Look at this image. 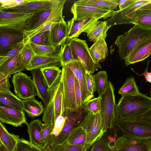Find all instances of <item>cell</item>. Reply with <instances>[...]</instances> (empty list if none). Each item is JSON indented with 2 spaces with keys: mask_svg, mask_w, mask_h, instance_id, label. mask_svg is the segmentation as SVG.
<instances>
[{
  "mask_svg": "<svg viewBox=\"0 0 151 151\" xmlns=\"http://www.w3.org/2000/svg\"><path fill=\"white\" fill-rule=\"evenodd\" d=\"M31 71L37 96L42 101L45 107L47 105L50 98L49 88L40 69H34Z\"/></svg>",
  "mask_w": 151,
  "mask_h": 151,
  "instance_id": "ffe728a7",
  "label": "cell"
},
{
  "mask_svg": "<svg viewBox=\"0 0 151 151\" xmlns=\"http://www.w3.org/2000/svg\"><path fill=\"white\" fill-rule=\"evenodd\" d=\"M23 109L28 117L33 119L40 115L44 110L41 102L37 100L35 97L22 100Z\"/></svg>",
  "mask_w": 151,
  "mask_h": 151,
  "instance_id": "4316f807",
  "label": "cell"
},
{
  "mask_svg": "<svg viewBox=\"0 0 151 151\" xmlns=\"http://www.w3.org/2000/svg\"><path fill=\"white\" fill-rule=\"evenodd\" d=\"M105 40L100 39L89 48L90 55L95 63L104 62L108 55V48Z\"/></svg>",
  "mask_w": 151,
  "mask_h": 151,
  "instance_id": "d4e9b609",
  "label": "cell"
},
{
  "mask_svg": "<svg viewBox=\"0 0 151 151\" xmlns=\"http://www.w3.org/2000/svg\"><path fill=\"white\" fill-rule=\"evenodd\" d=\"M79 125L85 132V143L87 144L92 145L103 136L105 133L103 129V121L101 113L94 114L88 111Z\"/></svg>",
  "mask_w": 151,
  "mask_h": 151,
  "instance_id": "9c48e42d",
  "label": "cell"
},
{
  "mask_svg": "<svg viewBox=\"0 0 151 151\" xmlns=\"http://www.w3.org/2000/svg\"><path fill=\"white\" fill-rule=\"evenodd\" d=\"M24 30L0 27V55L24 40Z\"/></svg>",
  "mask_w": 151,
  "mask_h": 151,
  "instance_id": "2e32d148",
  "label": "cell"
},
{
  "mask_svg": "<svg viewBox=\"0 0 151 151\" xmlns=\"http://www.w3.org/2000/svg\"><path fill=\"white\" fill-rule=\"evenodd\" d=\"M116 151H151V138L122 135L115 141Z\"/></svg>",
  "mask_w": 151,
  "mask_h": 151,
  "instance_id": "5bb4252c",
  "label": "cell"
},
{
  "mask_svg": "<svg viewBox=\"0 0 151 151\" xmlns=\"http://www.w3.org/2000/svg\"><path fill=\"white\" fill-rule=\"evenodd\" d=\"M74 2L89 4L100 9L111 11L114 10L119 5L118 0H79Z\"/></svg>",
  "mask_w": 151,
  "mask_h": 151,
  "instance_id": "836d02e7",
  "label": "cell"
},
{
  "mask_svg": "<svg viewBox=\"0 0 151 151\" xmlns=\"http://www.w3.org/2000/svg\"><path fill=\"white\" fill-rule=\"evenodd\" d=\"M35 55L31 42L29 41L24 44L20 53L19 57V63L25 70Z\"/></svg>",
  "mask_w": 151,
  "mask_h": 151,
  "instance_id": "8d00e7d4",
  "label": "cell"
},
{
  "mask_svg": "<svg viewBox=\"0 0 151 151\" xmlns=\"http://www.w3.org/2000/svg\"><path fill=\"white\" fill-rule=\"evenodd\" d=\"M30 0H0V9H5L22 6Z\"/></svg>",
  "mask_w": 151,
  "mask_h": 151,
  "instance_id": "c3c4849f",
  "label": "cell"
},
{
  "mask_svg": "<svg viewBox=\"0 0 151 151\" xmlns=\"http://www.w3.org/2000/svg\"><path fill=\"white\" fill-rule=\"evenodd\" d=\"M36 12H12L0 9V27L24 31Z\"/></svg>",
  "mask_w": 151,
  "mask_h": 151,
  "instance_id": "7c38bea8",
  "label": "cell"
},
{
  "mask_svg": "<svg viewBox=\"0 0 151 151\" xmlns=\"http://www.w3.org/2000/svg\"><path fill=\"white\" fill-rule=\"evenodd\" d=\"M137 0H118L119 10L126 8L135 2Z\"/></svg>",
  "mask_w": 151,
  "mask_h": 151,
  "instance_id": "11a10c76",
  "label": "cell"
},
{
  "mask_svg": "<svg viewBox=\"0 0 151 151\" xmlns=\"http://www.w3.org/2000/svg\"><path fill=\"white\" fill-rule=\"evenodd\" d=\"M88 151H116L115 141H109L103 136L95 142Z\"/></svg>",
  "mask_w": 151,
  "mask_h": 151,
  "instance_id": "74e56055",
  "label": "cell"
},
{
  "mask_svg": "<svg viewBox=\"0 0 151 151\" xmlns=\"http://www.w3.org/2000/svg\"><path fill=\"white\" fill-rule=\"evenodd\" d=\"M60 77L49 88L50 99L47 105L44 108L42 117V120L45 124L53 126L57 118L63 114V87Z\"/></svg>",
  "mask_w": 151,
  "mask_h": 151,
  "instance_id": "3957f363",
  "label": "cell"
},
{
  "mask_svg": "<svg viewBox=\"0 0 151 151\" xmlns=\"http://www.w3.org/2000/svg\"><path fill=\"white\" fill-rule=\"evenodd\" d=\"M12 81L15 95L20 99L24 100L37 96L31 76L20 72L13 75Z\"/></svg>",
  "mask_w": 151,
  "mask_h": 151,
  "instance_id": "4fadbf2b",
  "label": "cell"
},
{
  "mask_svg": "<svg viewBox=\"0 0 151 151\" xmlns=\"http://www.w3.org/2000/svg\"><path fill=\"white\" fill-rule=\"evenodd\" d=\"M139 8L151 10V2L142 6Z\"/></svg>",
  "mask_w": 151,
  "mask_h": 151,
  "instance_id": "680465c9",
  "label": "cell"
},
{
  "mask_svg": "<svg viewBox=\"0 0 151 151\" xmlns=\"http://www.w3.org/2000/svg\"><path fill=\"white\" fill-rule=\"evenodd\" d=\"M101 99L100 96L91 99L84 104V107L87 111L94 114L100 113L101 110Z\"/></svg>",
  "mask_w": 151,
  "mask_h": 151,
  "instance_id": "bcb514c9",
  "label": "cell"
},
{
  "mask_svg": "<svg viewBox=\"0 0 151 151\" xmlns=\"http://www.w3.org/2000/svg\"><path fill=\"white\" fill-rule=\"evenodd\" d=\"M31 44L36 55L51 57L60 56L61 46L56 47L39 45L31 42Z\"/></svg>",
  "mask_w": 151,
  "mask_h": 151,
  "instance_id": "d6a6232c",
  "label": "cell"
},
{
  "mask_svg": "<svg viewBox=\"0 0 151 151\" xmlns=\"http://www.w3.org/2000/svg\"><path fill=\"white\" fill-rule=\"evenodd\" d=\"M24 44V40L0 55V67L6 64L19 53Z\"/></svg>",
  "mask_w": 151,
  "mask_h": 151,
  "instance_id": "f35d334b",
  "label": "cell"
},
{
  "mask_svg": "<svg viewBox=\"0 0 151 151\" xmlns=\"http://www.w3.org/2000/svg\"><path fill=\"white\" fill-rule=\"evenodd\" d=\"M134 119L151 124V107L142 114L137 116Z\"/></svg>",
  "mask_w": 151,
  "mask_h": 151,
  "instance_id": "db71d44e",
  "label": "cell"
},
{
  "mask_svg": "<svg viewBox=\"0 0 151 151\" xmlns=\"http://www.w3.org/2000/svg\"><path fill=\"white\" fill-rule=\"evenodd\" d=\"M0 106L24 111L22 100L11 91L0 92Z\"/></svg>",
  "mask_w": 151,
  "mask_h": 151,
  "instance_id": "f546056e",
  "label": "cell"
},
{
  "mask_svg": "<svg viewBox=\"0 0 151 151\" xmlns=\"http://www.w3.org/2000/svg\"><path fill=\"white\" fill-rule=\"evenodd\" d=\"M151 54V39L139 45L127 58L124 59L127 66L143 61Z\"/></svg>",
  "mask_w": 151,
  "mask_h": 151,
  "instance_id": "7402d4cb",
  "label": "cell"
},
{
  "mask_svg": "<svg viewBox=\"0 0 151 151\" xmlns=\"http://www.w3.org/2000/svg\"><path fill=\"white\" fill-rule=\"evenodd\" d=\"M110 27L108 26L106 20L98 21L87 32V36L90 41L94 43L101 38L105 39L107 36V32Z\"/></svg>",
  "mask_w": 151,
  "mask_h": 151,
  "instance_id": "f1b7e54d",
  "label": "cell"
},
{
  "mask_svg": "<svg viewBox=\"0 0 151 151\" xmlns=\"http://www.w3.org/2000/svg\"><path fill=\"white\" fill-rule=\"evenodd\" d=\"M20 53L6 64L0 67V73L6 77H10L12 74L25 70L21 65L19 61Z\"/></svg>",
  "mask_w": 151,
  "mask_h": 151,
  "instance_id": "4dcf8cb0",
  "label": "cell"
},
{
  "mask_svg": "<svg viewBox=\"0 0 151 151\" xmlns=\"http://www.w3.org/2000/svg\"><path fill=\"white\" fill-rule=\"evenodd\" d=\"M91 145L86 144L81 145H72L65 142L62 145L53 147L57 151H88Z\"/></svg>",
  "mask_w": 151,
  "mask_h": 151,
  "instance_id": "7dc6e473",
  "label": "cell"
},
{
  "mask_svg": "<svg viewBox=\"0 0 151 151\" xmlns=\"http://www.w3.org/2000/svg\"><path fill=\"white\" fill-rule=\"evenodd\" d=\"M51 40L55 47L61 46L65 43L68 37V29L65 22L58 23L50 31Z\"/></svg>",
  "mask_w": 151,
  "mask_h": 151,
  "instance_id": "484cf974",
  "label": "cell"
},
{
  "mask_svg": "<svg viewBox=\"0 0 151 151\" xmlns=\"http://www.w3.org/2000/svg\"><path fill=\"white\" fill-rule=\"evenodd\" d=\"M135 16L133 24L151 29V10L139 8L135 11Z\"/></svg>",
  "mask_w": 151,
  "mask_h": 151,
  "instance_id": "e575fe53",
  "label": "cell"
},
{
  "mask_svg": "<svg viewBox=\"0 0 151 151\" xmlns=\"http://www.w3.org/2000/svg\"><path fill=\"white\" fill-rule=\"evenodd\" d=\"M41 149V151H57L56 148L48 144H47L44 148Z\"/></svg>",
  "mask_w": 151,
  "mask_h": 151,
  "instance_id": "6f0895ef",
  "label": "cell"
},
{
  "mask_svg": "<svg viewBox=\"0 0 151 151\" xmlns=\"http://www.w3.org/2000/svg\"><path fill=\"white\" fill-rule=\"evenodd\" d=\"M73 72L80 86L83 105L94 97L88 89L86 83V70L78 61L74 60L66 65Z\"/></svg>",
  "mask_w": 151,
  "mask_h": 151,
  "instance_id": "e0dca14e",
  "label": "cell"
},
{
  "mask_svg": "<svg viewBox=\"0 0 151 151\" xmlns=\"http://www.w3.org/2000/svg\"><path fill=\"white\" fill-rule=\"evenodd\" d=\"M9 77H6L0 73V92H10L11 86L9 81Z\"/></svg>",
  "mask_w": 151,
  "mask_h": 151,
  "instance_id": "816d5d0a",
  "label": "cell"
},
{
  "mask_svg": "<svg viewBox=\"0 0 151 151\" xmlns=\"http://www.w3.org/2000/svg\"><path fill=\"white\" fill-rule=\"evenodd\" d=\"M60 57H51L36 55L32 58L26 70L31 71L45 67L60 65Z\"/></svg>",
  "mask_w": 151,
  "mask_h": 151,
  "instance_id": "603a6c76",
  "label": "cell"
},
{
  "mask_svg": "<svg viewBox=\"0 0 151 151\" xmlns=\"http://www.w3.org/2000/svg\"><path fill=\"white\" fill-rule=\"evenodd\" d=\"M56 1L57 0H30L29 2L22 6L2 10L12 12H39L51 9Z\"/></svg>",
  "mask_w": 151,
  "mask_h": 151,
  "instance_id": "44dd1931",
  "label": "cell"
},
{
  "mask_svg": "<svg viewBox=\"0 0 151 151\" xmlns=\"http://www.w3.org/2000/svg\"><path fill=\"white\" fill-rule=\"evenodd\" d=\"M151 39V29L134 25L124 35L118 36L115 42L121 60L127 58L140 44Z\"/></svg>",
  "mask_w": 151,
  "mask_h": 151,
  "instance_id": "7a4b0ae2",
  "label": "cell"
},
{
  "mask_svg": "<svg viewBox=\"0 0 151 151\" xmlns=\"http://www.w3.org/2000/svg\"><path fill=\"white\" fill-rule=\"evenodd\" d=\"M99 19L88 18L76 21L73 18L66 22L68 29L67 39L77 37L82 32L87 33Z\"/></svg>",
  "mask_w": 151,
  "mask_h": 151,
  "instance_id": "d6986e66",
  "label": "cell"
},
{
  "mask_svg": "<svg viewBox=\"0 0 151 151\" xmlns=\"http://www.w3.org/2000/svg\"><path fill=\"white\" fill-rule=\"evenodd\" d=\"M96 91L99 96H101L106 91L109 84L107 75L105 71H100L94 75Z\"/></svg>",
  "mask_w": 151,
  "mask_h": 151,
  "instance_id": "ab89813d",
  "label": "cell"
},
{
  "mask_svg": "<svg viewBox=\"0 0 151 151\" xmlns=\"http://www.w3.org/2000/svg\"><path fill=\"white\" fill-rule=\"evenodd\" d=\"M150 62V60L147 61V66L145 71L142 73L139 74L135 72L134 69L132 68V70L137 75L140 76H144L146 79V82H148L151 84V72H148V68L149 64Z\"/></svg>",
  "mask_w": 151,
  "mask_h": 151,
  "instance_id": "9f6ffc18",
  "label": "cell"
},
{
  "mask_svg": "<svg viewBox=\"0 0 151 151\" xmlns=\"http://www.w3.org/2000/svg\"><path fill=\"white\" fill-rule=\"evenodd\" d=\"M151 2V0H137L130 6L117 12L111 17L107 19L108 26L123 24H133L135 20L136 10L142 6Z\"/></svg>",
  "mask_w": 151,
  "mask_h": 151,
  "instance_id": "9a60e30c",
  "label": "cell"
},
{
  "mask_svg": "<svg viewBox=\"0 0 151 151\" xmlns=\"http://www.w3.org/2000/svg\"><path fill=\"white\" fill-rule=\"evenodd\" d=\"M65 1L66 0H57L51 9L35 13L25 30H30L41 25L65 22L63 11Z\"/></svg>",
  "mask_w": 151,
  "mask_h": 151,
  "instance_id": "277c9868",
  "label": "cell"
},
{
  "mask_svg": "<svg viewBox=\"0 0 151 151\" xmlns=\"http://www.w3.org/2000/svg\"><path fill=\"white\" fill-rule=\"evenodd\" d=\"M0 151H7L3 145L0 143Z\"/></svg>",
  "mask_w": 151,
  "mask_h": 151,
  "instance_id": "91938a15",
  "label": "cell"
},
{
  "mask_svg": "<svg viewBox=\"0 0 151 151\" xmlns=\"http://www.w3.org/2000/svg\"><path fill=\"white\" fill-rule=\"evenodd\" d=\"M69 40L75 60L80 62L87 71L92 74L98 69L101 68L100 63H95L91 58L86 40L77 37L69 39Z\"/></svg>",
  "mask_w": 151,
  "mask_h": 151,
  "instance_id": "ba28073f",
  "label": "cell"
},
{
  "mask_svg": "<svg viewBox=\"0 0 151 151\" xmlns=\"http://www.w3.org/2000/svg\"><path fill=\"white\" fill-rule=\"evenodd\" d=\"M86 75L88 89L91 94L94 95L93 94L96 91L94 75L91 73L86 70Z\"/></svg>",
  "mask_w": 151,
  "mask_h": 151,
  "instance_id": "f5cc1de1",
  "label": "cell"
},
{
  "mask_svg": "<svg viewBox=\"0 0 151 151\" xmlns=\"http://www.w3.org/2000/svg\"><path fill=\"white\" fill-rule=\"evenodd\" d=\"M54 126L51 124H43L42 129V139L44 145H51L54 137L52 134Z\"/></svg>",
  "mask_w": 151,
  "mask_h": 151,
  "instance_id": "ee69618b",
  "label": "cell"
},
{
  "mask_svg": "<svg viewBox=\"0 0 151 151\" xmlns=\"http://www.w3.org/2000/svg\"><path fill=\"white\" fill-rule=\"evenodd\" d=\"M40 69L49 88L55 84L62 73V70L58 66H49Z\"/></svg>",
  "mask_w": 151,
  "mask_h": 151,
  "instance_id": "1f68e13d",
  "label": "cell"
},
{
  "mask_svg": "<svg viewBox=\"0 0 151 151\" xmlns=\"http://www.w3.org/2000/svg\"><path fill=\"white\" fill-rule=\"evenodd\" d=\"M151 107V97L140 93L122 95L115 108L116 119H134Z\"/></svg>",
  "mask_w": 151,
  "mask_h": 151,
  "instance_id": "6da1fadb",
  "label": "cell"
},
{
  "mask_svg": "<svg viewBox=\"0 0 151 151\" xmlns=\"http://www.w3.org/2000/svg\"><path fill=\"white\" fill-rule=\"evenodd\" d=\"M74 84L77 107L78 109L83 107L82 102V95L79 83L75 77Z\"/></svg>",
  "mask_w": 151,
  "mask_h": 151,
  "instance_id": "f907efd6",
  "label": "cell"
},
{
  "mask_svg": "<svg viewBox=\"0 0 151 151\" xmlns=\"http://www.w3.org/2000/svg\"><path fill=\"white\" fill-rule=\"evenodd\" d=\"M88 113L84 106L76 111L65 110L63 114L65 118L63 128L60 133L54 137L50 145L56 147L65 143L71 131L81 123Z\"/></svg>",
  "mask_w": 151,
  "mask_h": 151,
  "instance_id": "8992f818",
  "label": "cell"
},
{
  "mask_svg": "<svg viewBox=\"0 0 151 151\" xmlns=\"http://www.w3.org/2000/svg\"><path fill=\"white\" fill-rule=\"evenodd\" d=\"M115 125L123 135L136 137L151 138V124L136 119H116Z\"/></svg>",
  "mask_w": 151,
  "mask_h": 151,
  "instance_id": "30bf717a",
  "label": "cell"
},
{
  "mask_svg": "<svg viewBox=\"0 0 151 151\" xmlns=\"http://www.w3.org/2000/svg\"><path fill=\"white\" fill-rule=\"evenodd\" d=\"M65 120V117L63 114L59 116L56 120L52 132L54 138L57 136L62 131Z\"/></svg>",
  "mask_w": 151,
  "mask_h": 151,
  "instance_id": "681fc988",
  "label": "cell"
},
{
  "mask_svg": "<svg viewBox=\"0 0 151 151\" xmlns=\"http://www.w3.org/2000/svg\"><path fill=\"white\" fill-rule=\"evenodd\" d=\"M101 97V113L102 119L103 129L105 132L108 129L113 128L115 125V108L116 106L114 89L111 81L105 92Z\"/></svg>",
  "mask_w": 151,
  "mask_h": 151,
  "instance_id": "5b68a950",
  "label": "cell"
},
{
  "mask_svg": "<svg viewBox=\"0 0 151 151\" xmlns=\"http://www.w3.org/2000/svg\"><path fill=\"white\" fill-rule=\"evenodd\" d=\"M20 139L18 135L9 133L5 126L0 122V143L7 151H13Z\"/></svg>",
  "mask_w": 151,
  "mask_h": 151,
  "instance_id": "83f0119b",
  "label": "cell"
},
{
  "mask_svg": "<svg viewBox=\"0 0 151 151\" xmlns=\"http://www.w3.org/2000/svg\"><path fill=\"white\" fill-rule=\"evenodd\" d=\"M43 124L41 120L39 119L33 120L26 124L30 142L40 149L45 146L42 139L41 131Z\"/></svg>",
  "mask_w": 151,
  "mask_h": 151,
  "instance_id": "cb8c5ba5",
  "label": "cell"
},
{
  "mask_svg": "<svg viewBox=\"0 0 151 151\" xmlns=\"http://www.w3.org/2000/svg\"><path fill=\"white\" fill-rule=\"evenodd\" d=\"M70 11L73 14V18L76 21L86 18H93L104 19L111 17L117 11H111L100 9L91 5L74 2Z\"/></svg>",
  "mask_w": 151,
  "mask_h": 151,
  "instance_id": "8fae6325",
  "label": "cell"
},
{
  "mask_svg": "<svg viewBox=\"0 0 151 151\" xmlns=\"http://www.w3.org/2000/svg\"><path fill=\"white\" fill-rule=\"evenodd\" d=\"M86 140L85 132L79 125L71 131L66 143L72 145H81L86 144Z\"/></svg>",
  "mask_w": 151,
  "mask_h": 151,
  "instance_id": "d590c367",
  "label": "cell"
},
{
  "mask_svg": "<svg viewBox=\"0 0 151 151\" xmlns=\"http://www.w3.org/2000/svg\"><path fill=\"white\" fill-rule=\"evenodd\" d=\"M140 93L135 79L133 77L127 78L118 91V93L121 95H136Z\"/></svg>",
  "mask_w": 151,
  "mask_h": 151,
  "instance_id": "60d3db41",
  "label": "cell"
},
{
  "mask_svg": "<svg viewBox=\"0 0 151 151\" xmlns=\"http://www.w3.org/2000/svg\"><path fill=\"white\" fill-rule=\"evenodd\" d=\"M0 120L5 123L17 127L26 124L27 121L24 112L17 109L0 106Z\"/></svg>",
  "mask_w": 151,
  "mask_h": 151,
  "instance_id": "ac0fdd59",
  "label": "cell"
},
{
  "mask_svg": "<svg viewBox=\"0 0 151 151\" xmlns=\"http://www.w3.org/2000/svg\"><path fill=\"white\" fill-rule=\"evenodd\" d=\"M41 149L23 138L18 140L13 151H41Z\"/></svg>",
  "mask_w": 151,
  "mask_h": 151,
  "instance_id": "f6af8a7d",
  "label": "cell"
},
{
  "mask_svg": "<svg viewBox=\"0 0 151 151\" xmlns=\"http://www.w3.org/2000/svg\"><path fill=\"white\" fill-rule=\"evenodd\" d=\"M60 65L63 66L74 61L71 48L69 39H67L65 43L61 46Z\"/></svg>",
  "mask_w": 151,
  "mask_h": 151,
  "instance_id": "b9f144b4",
  "label": "cell"
},
{
  "mask_svg": "<svg viewBox=\"0 0 151 151\" xmlns=\"http://www.w3.org/2000/svg\"><path fill=\"white\" fill-rule=\"evenodd\" d=\"M75 77L73 72L66 65L62 67L60 79L63 87V114L66 110L76 111L78 109L75 96Z\"/></svg>",
  "mask_w": 151,
  "mask_h": 151,
  "instance_id": "52a82bcc",
  "label": "cell"
},
{
  "mask_svg": "<svg viewBox=\"0 0 151 151\" xmlns=\"http://www.w3.org/2000/svg\"><path fill=\"white\" fill-rule=\"evenodd\" d=\"M29 41L39 45L53 46L51 40L50 31L37 34L33 36Z\"/></svg>",
  "mask_w": 151,
  "mask_h": 151,
  "instance_id": "7bdbcfd3",
  "label": "cell"
}]
</instances>
